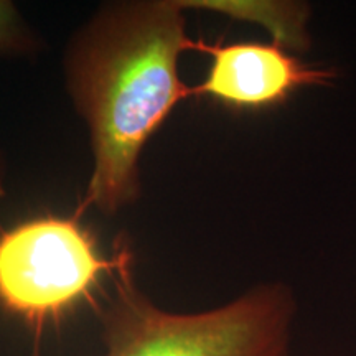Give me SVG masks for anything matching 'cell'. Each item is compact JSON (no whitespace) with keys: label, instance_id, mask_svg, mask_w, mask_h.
<instances>
[{"label":"cell","instance_id":"obj_3","mask_svg":"<svg viewBox=\"0 0 356 356\" xmlns=\"http://www.w3.org/2000/svg\"><path fill=\"white\" fill-rule=\"evenodd\" d=\"M129 248L101 256L73 218H37L0 234V302L33 323L88 297L102 274L131 259Z\"/></svg>","mask_w":356,"mask_h":356},{"label":"cell","instance_id":"obj_2","mask_svg":"<svg viewBox=\"0 0 356 356\" xmlns=\"http://www.w3.org/2000/svg\"><path fill=\"white\" fill-rule=\"evenodd\" d=\"M132 261L114 273L106 356H291L297 318L291 284L267 280L216 309L175 314L136 286Z\"/></svg>","mask_w":356,"mask_h":356},{"label":"cell","instance_id":"obj_4","mask_svg":"<svg viewBox=\"0 0 356 356\" xmlns=\"http://www.w3.org/2000/svg\"><path fill=\"white\" fill-rule=\"evenodd\" d=\"M190 50L211 56L203 81L190 86V97L207 96L238 111L274 108L302 88L332 86L338 76L337 70L305 63L274 42L191 40Z\"/></svg>","mask_w":356,"mask_h":356},{"label":"cell","instance_id":"obj_7","mask_svg":"<svg viewBox=\"0 0 356 356\" xmlns=\"http://www.w3.org/2000/svg\"><path fill=\"white\" fill-rule=\"evenodd\" d=\"M0 197H3V185H2V178H0Z\"/></svg>","mask_w":356,"mask_h":356},{"label":"cell","instance_id":"obj_1","mask_svg":"<svg viewBox=\"0 0 356 356\" xmlns=\"http://www.w3.org/2000/svg\"><path fill=\"white\" fill-rule=\"evenodd\" d=\"M178 0L132 2L95 22L71 60V91L88 121L95 155L79 213L119 211L140 193L139 159L147 140L190 86L178 58L190 50Z\"/></svg>","mask_w":356,"mask_h":356},{"label":"cell","instance_id":"obj_6","mask_svg":"<svg viewBox=\"0 0 356 356\" xmlns=\"http://www.w3.org/2000/svg\"><path fill=\"white\" fill-rule=\"evenodd\" d=\"M29 44V33L10 2L0 0V50H24Z\"/></svg>","mask_w":356,"mask_h":356},{"label":"cell","instance_id":"obj_5","mask_svg":"<svg viewBox=\"0 0 356 356\" xmlns=\"http://www.w3.org/2000/svg\"><path fill=\"white\" fill-rule=\"evenodd\" d=\"M181 8H202L238 20L256 22L273 33V42L292 53L309 50L310 7L304 2H238V0H178Z\"/></svg>","mask_w":356,"mask_h":356}]
</instances>
